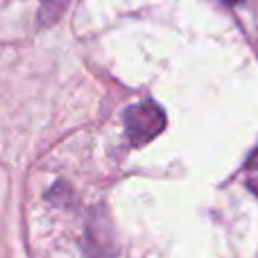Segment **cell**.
<instances>
[{
  "mask_svg": "<svg viewBox=\"0 0 258 258\" xmlns=\"http://www.w3.org/2000/svg\"><path fill=\"white\" fill-rule=\"evenodd\" d=\"M245 181H247V186H249V190L258 195V152L251 156L245 168Z\"/></svg>",
  "mask_w": 258,
  "mask_h": 258,
  "instance_id": "cell-3",
  "label": "cell"
},
{
  "mask_svg": "<svg viewBox=\"0 0 258 258\" xmlns=\"http://www.w3.org/2000/svg\"><path fill=\"white\" fill-rule=\"evenodd\" d=\"M165 113L152 100L136 102L125 111V132L132 145H145L165 129Z\"/></svg>",
  "mask_w": 258,
  "mask_h": 258,
  "instance_id": "cell-1",
  "label": "cell"
},
{
  "mask_svg": "<svg viewBox=\"0 0 258 258\" xmlns=\"http://www.w3.org/2000/svg\"><path fill=\"white\" fill-rule=\"evenodd\" d=\"M39 16L43 25H52L61 18V14L66 12V7L71 5V0H39Z\"/></svg>",
  "mask_w": 258,
  "mask_h": 258,
  "instance_id": "cell-2",
  "label": "cell"
},
{
  "mask_svg": "<svg viewBox=\"0 0 258 258\" xmlns=\"http://www.w3.org/2000/svg\"><path fill=\"white\" fill-rule=\"evenodd\" d=\"M229 3H242V0H229Z\"/></svg>",
  "mask_w": 258,
  "mask_h": 258,
  "instance_id": "cell-4",
  "label": "cell"
}]
</instances>
